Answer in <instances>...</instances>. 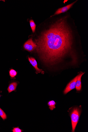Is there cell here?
I'll use <instances>...</instances> for the list:
<instances>
[{
	"label": "cell",
	"instance_id": "cell-9",
	"mask_svg": "<svg viewBox=\"0 0 88 132\" xmlns=\"http://www.w3.org/2000/svg\"><path fill=\"white\" fill-rule=\"evenodd\" d=\"M56 103H55L54 101H50L48 102V105L51 110H53L55 108V105H56Z\"/></svg>",
	"mask_w": 88,
	"mask_h": 132
},
{
	"label": "cell",
	"instance_id": "cell-5",
	"mask_svg": "<svg viewBox=\"0 0 88 132\" xmlns=\"http://www.w3.org/2000/svg\"><path fill=\"white\" fill-rule=\"evenodd\" d=\"M76 1H75L71 4L68 5L64 7L63 8H60L58 9V10L55 12L54 16L61 14V13H64L68 11L71 7Z\"/></svg>",
	"mask_w": 88,
	"mask_h": 132
},
{
	"label": "cell",
	"instance_id": "cell-12",
	"mask_svg": "<svg viewBox=\"0 0 88 132\" xmlns=\"http://www.w3.org/2000/svg\"><path fill=\"white\" fill-rule=\"evenodd\" d=\"M0 116L4 120L7 118V115L4 111L1 109L0 108Z\"/></svg>",
	"mask_w": 88,
	"mask_h": 132
},
{
	"label": "cell",
	"instance_id": "cell-1",
	"mask_svg": "<svg viewBox=\"0 0 88 132\" xmlns=\"http://www.w3.org/2000/svg\"><path fill=\"white\" fill-rule=\"evenodd\" d=\"M72 38L65 20L55 22L35 40L37 51L41 60L50 65L59 62L71 50Z\"/></svg>",
	"mask_w": 88,
	"mask_h": 132
},
{
	"label": "cell",
	"instance_id": "cell-6",
	"mask_svg": "<svg viewBox=\"0 0 88 132\" xmlns=\"http://www.w3.org/2000/svg\"><path fill=\"white\" fill-rule=\"evenodd\" d=\"M84 73H81L78 75V77L76 82V88L77 91H79L81 89V78Z\"/></svg>",
	"mask_w": 88,
	"mask_h": 132
},
{
	"label": "cell",
	"instance_id": "cell-14",
	"mask_svg": "<svg viewBox=\"0 0 88 132\" xmlns=\"http://www.w3.org/2000/svg\"><path fill=\"white\" fill-rule=\"evenodd\" d=\"M0 97H1V95H0Z\"/></svg>",
	"mask_w": 88,
	"mask_h": 132
},
{
	"label": "cell",
	"instance_id": "cell-4",
	"mask_svg": "<svg viewBox=\"0 0 88 132\" xmlns=\"http://www.w3.org/2000/svg\"><path fill=\"white\" fill-rule=\"evenodd\" d=\"M78 77V75L75 77L68 84L64 92V94H66L71 90H73L76 87V82Z\"/></svg>",
	"mask_w": 88,
	"mask_h": 132
},
{
	"label": "cell",
	"instance_id": "cell-2",
	"mask_svg": "<svg viewBox=\"0 0 88 132\" xmlns=\"http://www.w3.org/2000/svg\"><path fill=\"white\" fill-rule=\"evenodd\" d=\"M80 109L78 107H75L71 110L70 113L72 131L74 132L78 122L80 113Z\"/></svg>",
	"mask_w": 88,
	"mask_h": 132
},
{
	"label": "cell",
	"instance_id": "cell-8",
	"mask_svg": "<svg viewBox=\"0 0 88 132\" xmlns=\"http://www.w3.org/2000/svg\"><path fill=\"white\" fill-rule=\"evenodd\" d=\"M29 61L30 62V63L33 66V67L35 68L36 71V73L38 74L39 73H41L42 74H44V71L41 69H39L34 64L33 62L32 61L30 58H28Z\"/></svg>",
	"mask_w": 88,
	"mask_h": 132
},
{
	"label": "cell",
	"instance_id": "cell-11",
	"mask_svg": "<svg viewBox=\"0 0 88 132\" xmlns=\"http://www.w3.org/2000/svg\"><path fill=\"white\" fill-rule=\"evenodd\" d=\"M30 24L32 32H34L35 30L36 25L33 20H31L30 21Z\"/></svg>",
	"mask_w": 88,
	"mask_h": 132
},
{
	"label": "cell",
	"instance_id": "cell-7",
	"mask_svg": "<svg viewBox=\"0 0 88 132\" xmlns=\"http://www.w3.org/2000/svg\"><path fill=\"white\" fill-rule=\"evenodd\" d=\"M18 84L17 82H14L10 84L8 88L9 93H10L13 91H15L17 88Z\"/></svg>",
	"mask_w": 88,
	"mask_h": 132
},
{
	"label": "cell",
	"instance_id": "cell-3",
	"mask_svg": "<svg viewBox=\"0 0 88 132\" xmlns=\"http://www.w3.org/2000/svg\"><path fill=\"white\" fill-rule=\"evenodd\" d=\"M37 47V45L34 43L32 39H29L25 43L24 46L25 49L29 51H33Z\"/></svg>",
	"mask_w": 88,
	"mask_h": 132
},
{
	"label": "cell",
	"instance_id": "cell-13",
	"mask_svg": "<svg viewBox=\"0 0 88 132\" xmlns=\"http://www.w3.org/2000/svg\"><path fill=\"white\" fill-rule=\"evenodd\" d=\"M13 132H21L22 130L20 129L19 127L13 128V130H12Z\"/></svg>",
	"mask_w": 88,
	"mask_h": 132
},
{
	"label": "cell",
	"instance_id": "cell-10",
	"mask_svg": "<svg viewBox=\"0 0 88 132\" xmlns=\"http://www.w3.org/2000/svg\"><path fill=\"white\" fill-rule=\"evenodd\" d=\"M9 75L11 78L15 77L17 74V72L13 69H11L9 71Z\"/></svg>",
	"mask_w": 88,
	"mask_h": 132
}]
</instances>
